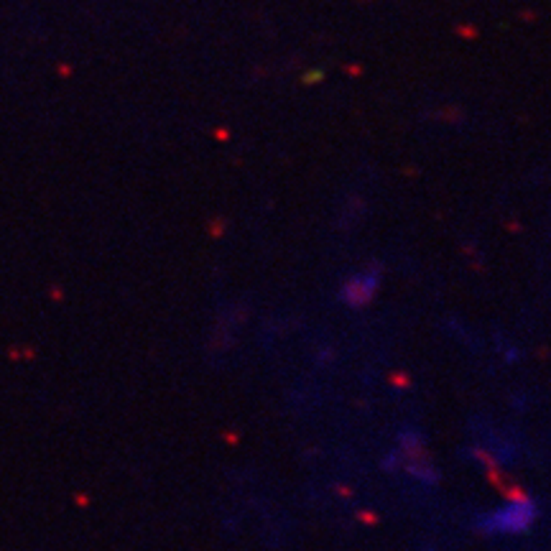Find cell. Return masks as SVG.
<instances>
[{"mask_svg": "<svg viewBox=\"0 0 551 551\" xmlns=\"http://www.w3.org/2000/svg\"><path fill=\"white\" fill-rule=\"evenodd\" d=\"M536 516V505L531 501L523 503H508L505 508L495 510L485 518L480 528L485 534H518L523 528L531 526V521Z\"/></svg>", "mask_w": 551, "mask_h": 551, "instance_id": "6da1fadb", "label": "cell"}]
</instances>
